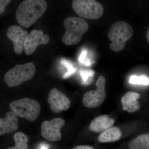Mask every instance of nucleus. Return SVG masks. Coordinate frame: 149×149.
<instances>
[{"label": "nucleus", "instance_id": "1", "mask_svg": "<svg viewBox=\"0 0 149 149\" xmlns=\"http://www.w3.org/2000/svg\"><path fill=\"white\" fill-rule=\"evenodd\" d=\"M47 3L45 0H25L20 3L15 12L19 25L29 28L45 13Z\"/></svg>", "mask_w": 149, "mask_h": 149}, {"label": "nucleus", "instance_id": "2", "mask_svg": "<svg viewBox=\"0 0 149 149\" xmlns=\"http://www.w3.org/2000/svg\"><path fill=\"white\" fill-rule=\"evenodd\" d=\"M63 25L65 31L62 41L68 46L80 43L83 35L89 29L88 22L84 19L77 17H67L63 21Z\"/></svg>", "mask_w": 149, "mask_h": 149}, {"label": "nucleus", "instance_id": "3", "mask_svg": "<svg viewBox=\"0 0 149 149\" xmlns=\"http://www.w3.org/2000/svg\"><path fill=\"white\" fill-rule=\"evenodd\" d=\"M133 33L132 26L125 22L118 21L112 24L108 32L109 38L112 42L109 46L110 49L115 52L122 50Z\"/></svg>", "mask_w": 149, "mask_h": 149}, {"label": "nucleus", "instance_id": "4", "mask_svg": "<svg viewBox=\"0 0 149 149\" xmlns=\"http://www.w3.org/2000/svg\"><path fill=\"white\" fill-rule=\"evenodd\" d=\"M9 106L11 111L17 116L29 121L38 118L41 109L39 102L27 97L11 102Z\"/></svg>", "mask_w": 149, "mask_h": 149}, {"label": "nucleus", "instance_id": "5", "mask_svg": "<svg viewBox=\"0 0 149 149\" xmlns=\"http://www.w3.org/2000/svg\"><path fill=\"white\" fill-rule=\"evenodd\" d=\"M36 68L33 62L16 65L6 72L4 77L5 82L10 88L16 87L34 77Z\"/></svg>", "mask_w": 149, "mask_h": 149}, {"label": "nucleus", "instance_id": "6", "mask_svg": "<svg viewBox=\"0 0 149 149\" xmlns=\"http://www.w3.org/2000/svg\"><path fill=\"white\" fill-rule=\"evenodd\" d=\"M72 6L75 13L81 18L97 19L104 13L103 6L95 0H73Z\"/></svg>", "mask_w": 149, "mask_h": 149}, {"label": "nucleus", "instance_id": "7", "mask_svg": "<svg viewBox=\"0 0 149 149\" xmlns=\"http://www.w3.org/2000/svg\"><path fill=\"white\" fill-rule=\"evenodd\" d=\"M96 90L87 92L83 98V103L85 107L89 108H95L100 105L106 97V79L100 75L96 81Z\"/></svg>", "mask_w": 149, "mask_h": 149}, {"label": "nucleus", "instance_id": "8", "mask_svg": "<svg viewBox=\"0 0 149 149\" xmlns=\"http://www.w3.org/2000/svg\"><path fill=\"white\" fill-rule=\"evenodd\" d=\"M65 123V121L61 118H56L51 120H45L41 126L42 137L52 142L60 141L62 137L61 130Z\"/></svg>", "mask_w": 149, "mask_h": 149}, {"label": "nucleus", "instance_id": "9", "mask_svg": "<svg viewBox=\"0 0 149 149\" xmlns=\"http://www.w3.org/2000/svg\"><path fill=\"white\" fill-rule=\"evenodd\" d=\"M48 103L52 111L59 113L63 111L67 110L71 106V102L65 94L56 88L52 89L48 95Z\"/></svg>", "mask_w": 149, "mask_h": 149}, {"label": "nucleus", "instance_id": "10", "mask_svg": "<svg viewBox=\"0 0 149 149\" xmlns=\"http://www.w3.org/2000/svg\"><path fill=\"white\" fill-rule=\"evenodd\" d=\"M49 35L44 34L41 30L33 29L29 32L25 40L24 46V53L27 55L32 54L38 46L45 45L49 42Z\"/></svg>", "mask_w": 149, "mask_h": 149}, {"label": "nucleus", "instance_id": "11", "mask_svg": "<svg viewBox=\"0 0 149 149\" xmlns=\"http://www.w3.org/2000/svg\"><path fill=\"white\" fill-rule=\"evenodd\" d=\"M28 35L27 30H24L19 25H12L8 28L7 36L13 43L14 50L17 54L22 52Z\"/></svg>", "mask_w": 149, "mask_h": 149}, {"label": "nucleus", "instance_id": "12", "mask_svg": "<svg viewBox=\"0 0 149 149\" xmlns=\"http://www.w3.org/2000/svg\"><path fill=\"white\" fill-rule=\"evenodd\" d=\"M18 119L12 111L6 113L5 117L0 119V135L10 133L18 129Z\"/></svg>", "mask_w": 149, "mask_h": 149}, {"label": "nucleus", "instance_id": "13", "mask_svg": "<svg viewBox=\"0 0 149 149\" xmlns=\"http://www.w3.org/2000/svg\"><path fill=\"white\" fill-rule=\"evenodd\" d=\"M140 94L135 92H128L125 93L121 99L122 109L129 113L138 111L141 108L138 100L140 98Z\"/></svg>", "mask_w": 149, "mask_h": 149}, {"label": "nucleus", "instance_id": "14", "mask_svg": "<svg viewBox=\"0 0 149 149\" xmlns=\"http://www.w3.org/2000/svg\"><path fill=\"white\" fill-rule=\"evenodd\" d=\"M114 120L107 115L99 116L91 121L89 130L94 133L102 132L113 125Z\"/></svg>", "mask_w": 149, "mask_h": 149}, {"label": "nucleus", "instance_id": "15", "mask_svg": "<svg viewBox=\"0 0 149 149\" xmlns=\"http://www.w3.org/2000/svg\"><path fill=\"white\" fill-rule=\"evenodd\" d=\"M122 136V132L117 127H111L103 131L98 137L101 143H111L118 141Z\"/></svg>", "mask_w": 149, "mask_h": 149}, {"label": "nucleus", "instance_id": "16", "mask_svg": "<svg viewBox=\"0 0 149 149\" xmlns=\"http://www.w3.org/2000/svg\"><path fill=\"white\" fill-rule=\"evenodd\" d=\"M130 149H149V133L142 134L130 141Z\"/></svg>", "mask_w": 149, "mask_h": 149}, {"label": "nucleus", "instance_id": "17", "mask_svg": "<svg viewBox=\"0 0 149 149\" xmlns=\"http://www.w3.org/2000/svg\"><path fill=\"white\" fill-rule=\"evenodd\" d=\"M13 139L15 142L14 146L6 149H28L29 139L26 134L21 132H17L14 135Z\"/></svg>", "mask_w": 149, "mask_h": 149}, {"label": "nucleus", "instance_id": "18", "mask_svg": "<svg viewBox=\"0 0 149 149\" xmlns=\"http://www.w3.org/2000/svg\"><path fill=\"white\" fill-rule=\"evenodd\" d=\"M129 82L132 84L148 85H149V79L145 75L141 76L132 75L129 78Z\"/></svg>", "mask_w": 149, "mask_h": 149}, {"label": "nucleus", "instance_id": "19", "mask_svg": "<svg viewBox=\"0 0 149 149\" xmlns=\"http://www.w3.org/2000/svg\"><path fill=\"white\" fill-rule=\"evenodd\" d=\"M61 63L62 65L65 67V68L67 70V72L64 74L63 78H65L69 77L76 71V68L73 66L72 63L66 59H61Z\"/></svg>", "mask_w": 149, "mask_h": 149}, {"label": "nucleus", "instance_id": "20", "mask_svg": "<svg viewBox=\"0 0 149 149\" xmlns=\"http://www.w3.org/2000/svg\"><path fill=\"white\" fill-rule=\"evenodd\" d=\"M95 74V72L93 70H82L80 72V75L82 78V81L83 83L88 82L89 78L93 77Z\"/></svg>", "mask_w": 149, "mask_h": 149}, {"label": "nucleus", "instance_id": "21", "mask_svg": "<svg viewBox=\"0 0 149 149\" xmlns=\"http://www.w3.org/2000/svg\"><path fill=\"white\" fill-rule=\"evenodd\" d=\"M10 0H1L0 1V14H1L5 10L6 6L10 3Z\"/></svg>", "mask_w": 149, "mask_h": 149}, {"label": "nucleus", "instance_id": "22", "mask_svg": "<svg viewBox=\"0 0 149 149\" xmlns=\"http://www.w3.org/2000/svg\"><path fill=\"white\" fill-rule=\"evenodd\" d=\"M87 54H88V52H87V50L83 49L81 52L80 55L79 56V58H78V61L80 63L84 64V62L86 59Z\"/></svg>", "mask_w": 149, "mask_h": 149}, {"label": "nucleus", "instance_id": "23", "mask_svg": "<svg viewBox=\"0 0 149 149\" xmlns=\"http://www.w3.org/2000/svg\"><path fill=\"white\" fill-rule=\"evenodd\" d=\"M73 149H94L93 147L89 146H78L74 147Z\"/></svg>", "mask_w": 149, "mask_h": 149}, {"label": "nucleus", "instance_id": "24", "mask_svg": "<svg viewBox=\"0 0 149 149\" xmlns=\"http://www.w3.org/2000/svg\"><path fill=\"white\" fill-rule=\"evenodd\" d=\"M91 64H92V62H91V60L89 58H88L86 59L83 64L85 66H90Z\"/></svg>", "mask_w": 149, "mask_h": 149}, {"label": "nucleus", "instance_id": "25", "mask_svg": "<svg viewBox=\"0 0 149 149\" xmlns=\"http://www.w3.org/2000/svg\"><path fill=\"white\" fill-rule=\"evenodd\" d=\"M146 37L147 40H148V41L149 43V28L148 29V31H147L146 34Z\"/></svg>", "mask_w": 149, "mask_h": 149}, {"label": "nucleus", "instance_id": "26", "mask_svg": "<svg viewBox=\"0 0 149 149\" xmlns=\"http://www.w3.org/2000/svg\"><path fill=\"white\" fill-rule=\"evenodd\" d=\"M42 149H47L46 148H45V147H43V148H42Z\"/></svg>", "mask_w": 149, "mask_h": 149}]
</instances>
